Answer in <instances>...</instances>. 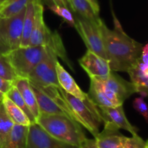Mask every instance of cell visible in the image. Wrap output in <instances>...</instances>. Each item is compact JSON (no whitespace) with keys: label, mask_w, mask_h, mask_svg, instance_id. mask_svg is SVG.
<instances>
[{"label":"cell","mask_w":148,"mask_h":148,"mask_svg":"<svg viewBox=\"0 0 148 148\" xmlns=\"http://www.w3.org/2000/svg\"><path fill=\"white\" fill-rule=\"evenodd\" d=\"M25 8L12 17H0V54L20 46Z\"/></svg>","instance_id":"cell-6"},{"label":"cell","mask_w":148,"mask_h":148,"mask_svg":"<svg viewBox=\"0 0 148 148\" xmlns=\"http://www.w3.org/2000/svg\"><path fill=\"white\" fill-rule=\"evenodd\" d=\"M145 145L146 142L137 134L132 137L126 138L124 148H145Z\"/></svg>","instance_id":"cell-29"},{"label":"cell","mask_w":148,"mask_h":148,"mask_svg":"<svg viewBox=\"0 0 148 148\" xmlns=\"http://www.w3.org/2000/svg\"><path fill=\"white\" fill-rule=\"evenodd\" d=\"M140 60L143 63H148V43L146 44L144 47H143Z\"/></svg>","instance_id":"cell-33"},{"label":"cell","mask_w":148,"mask_h":148,"mask_svg":"<svg viewBox=\"0 0 148 148\" xmlns=\"http://www.w3.org/2000/svg\"><path fill=\"white\" fill-rule=\"evenodd\" d=\"M14 104L17 106L20 109L23 110L25 112V114L27 115V116L28 117V119H30L31 124H34L36 123V119L33 116V114L31 113L30 110L29 109L27 106L26 105V103H25L24 100L22 98L21 95H20V92L18 91V90L16 88V87H14L13 85L11 88H10V90L5 94Z\"/></svg>","instance_id":"cell-26"},{"label":"cell","mask_w":148,"mask_h":148,"mask_svg":"<svg viewBox=\"0 0 148 148\" xmlns=\"http://www.w3.org/2000/svg\"><path fill=\"white\" fill-rule=\"evenodd\" d=\"M116 126L112 123H104V129L95 137L100 148H124L127 137L119 132Z\"/></svg>","instance_id":"cell-13"},{"label":"cell","mask_w":148,"mask_h":148,"mask_svg":"<svg viewBox=\"0 0 148 148\" xmlns=\"http://www.w3.org/2000/svg\"><path fill=\"white\" fill-rule=\"evenodd\" d=\"M4 95H5V94L3 93L2 92H1V91H0V101H2L3 98H4Z\"/></svg>","instance_id":"cell-36"},{"label":"cell","mask_w":148,"mask_h":148,"mask_svg":"<svg viewBox=\"0 0 148 148\" xmlns=\"http://www.w3.org/2000/svg\"><path fill=\"white\" fill-rule=\"evenodd\" d=\"M7 115L10 116L14 124L29 127L31 124L30 119L24 111L20 109L16 104H14L7 95H4L1 101Z\"/></svg>","instance_id":"cell-21"},{"label":"cell","mask_w":148,"mask_h":148,"mask_svg":"<svg viewBox=\"0 0 148 148\" xmlns=\"http://www.w3.org/2000/svg\"><path fill=\"white\" fill-rule=\"evenodd\" d=\"M5 1H6V0H0V4H1L3 2H4Z\"/></svg>","instance_id":"cell-37"},{"label":"cell","mask_w":148,"mask_h":148,"mask_svg":"<svg viewBox=\"0 0 148 148\" xmlns=\"http://www.w3.org/2000/svg\"><path fill=\"white\" fill-rule=\"evenodd\" d=\"M134 85L137 92L143 97L148 96V72H145L136 64L127 72Z\"/></svg>","instance_id":"cell-23"},{"label":"cell","mask_w":148,"mask_h":148,"mask_svg":"<svg viewBox=\"0 0 148 148\" xmlns=\"http://www.w3.org/2000/svg\"><path fill=\"white\" fill-rule=\"evenodd\" d=\"M79 63L90 77L106 76L111 72L109 62L107 59L89 50L79 59Z\"/></svg>","instance_id":"cell-12"},{"label":"cell","mask_w":148,"mask_h":148,"mask_svg":"<svg viewBox=\"0 0 148 148\" xmlns=\"http://www.w3.org/2000/svg\"><path fill=\"white\" fill-rule=\"evenodd\" d=\"M133 107L137 111H138L145 118L148 123V106L144 101L143 97L137 98L133 101Z\"/></svg>","instance_id":"cell-30"},{"label":"cell","mask_w":148,"mask_h":148,"mask_svg":"<svg viewBox=\"0 0 148 148\" xmlns=\"http://www.w3.org/2000/svg\"><path fill=\"white\" fill-rule=\"evenodd\" d=\"M34 1L35 0H30L25 7V12L23 23L21 43H20L21 47H27L29 45L30 35H31L33 24H34Z\"/></svg>","instance_id":"cell-20"},{"label":"cell","mask_w":148,"mask_h":148,"mask_svg":"<svg viewBox=\"0 0 148 148\" xmlns=\"http://www.w3.org/2000/svg\"><path fill=\"white\" fill-rule=\"evenodd\" d=\"M49 9L53 13L57 14L58 16L61 17L62 18H63L68 25L75 27V20L69 8L63 7V6L52 4L49 5Z\"/></svg>","instance_id":"cell-28"},{"label":"cell","mask_w":148,"mask_h":148,"mask_svg":"<svg viewBox=\"0 0 148 148\" xmlns=\"http://www.w3.org/2000/svg\"><path fill=\"white\" fill-rule=\"evenodd\" d=\"M101 81L111 90L121 104L132 94L137 92L135 86L132 82H128L111 70L108 75L102 77H91Z\"/></svg>","instance_id":"cell-10"},{"label":"cell","mask_w":148,"mask_h":148,"mask_svg":"<svg viewBox=\"0 0 148 148\" xmlns=\"http://www.w3.org/2000/svg\"><path fill=\"white\" fill-rule=\"evenodd\" d=\"M57 61V56L53 52H50L36 66L27 79L38 86L60 88L56 71Z\"/></svg>","instance_id":"cell-8"},{"label":"cell","mask_w":148,"mask_h":148,"mask_svg":"<svg viewBox=\"0 0 148 148\" xmlns=\"http://www.w3.org/2000/svg\"><path fill=\"white\" fill-rule=\"evenodd\" d=\"M90 78V86L87 94L91 101L97 106L115 107L114 103L106 95L101 82L95 77Z\"/></svg>","instance_id":"cell-22"},{"label":"cell","mask_w":148,"mask_h":148,"mask_svg":"<svg viewBox=\"0 0 148 148\" xmlns=\"http://www.w3.org/2000/svg\"><path fill=\"white\" fill-rule=\"evenodd\" d=\"M35 18L28 46H47L57 57L62 58L72 70H74L66 56L62 38L57 32H53L47 27L43 20V6L41 0H35Z\"/></svg>","instance_id":"cell-3"},{"label":"cell","mask_w":148,"mask_h":148,"mask_svg":"<svg viewBox=\"0 0 148 148\" xmlns=\"http://www.w3.org/2000/svg\"><path fill=\"white\" fill-rule=\"evenodd\" d=\"M87 1L90 3V4L91 5L92 8L93 9L94 12H95L97 14L99 15L100 6H99V3H98V0H87Z\"/></svg>","instance_id":"cell-34"},{"label":"cell","mask_w":148,"mask_h":148,"mask_svg":"<svg viewBox=\"0 0 148 148\" xmlns=\"http://www.w3.org/2000/svg\"><path fill=\"white\" fill-rule=\"evenodd\" d=\"M32 83H33V82H32ZM38 87L45 94H46L51 99L53 100V102L56 103L57 104V105L59 106L65 113H66V114L67 115L68 117L72 119V120L76 121V117H75V114H74V112L72 111V108H71L69 104L68 103L66 98H64L63 94L61 92L59 88H57V87L55 86Z\"/></svg>","instance_id":"cell-19"},{"label":"cell","mask_w":148,"mask_h":148,"mask_svg":"<svg viewBox=\"0 0 148 148\" xmlns=\"http://www.w3.org/2000/svg\"><path fill=\"white\" fill-rule=\"evenodd\" d=\"M49 1H51V3L53 4L63 6V7L69 8V5H68V3L66 1V0H49Z\"/></svg>","instance_id":"cell-35"},{"label":"cell","mask_w":148,"mask_h":148,"mask_svg":"<svg viewBox=\"0 0 148 148\" xmlns=\"http://www.w3.org/2000/svg\"><path fill=\"white\" fill-rule=\"evenodd\" d=\"M26 148H79L59 141L48 134L36 123L28 127Z\"/></svg>","instance_id":"cell-9"},{"label":"cell","mask_w":148,"mask_h":148,"mask_svg":"<svg viewBox=\"0 0 148 148\" xmlns=\"http://www.w3.org/2000/svg\"><path fill=\"white\" fill-rule=\"evenodd\" d=\"M56 71L58 82L61 88L67 93L79 98L81 101H85L88 98V94L85 93L79 88L74 78L65 70L64 68L60 64L59 61L56 63Z\"/></svg>","instance_id":"cell-14"},{"label":"cell","mask_w":148,"mask_h":148,"mask_svg":"<svg viewBox=\"0 0 148 148\" xmlns=\"http://www.w3.org/2000/svg\"><path fill=\"white\" fill-rule=\"evenodd\" d=\"M12 86L13 82L7 80V79H5L0 77V91L1 92L6 94Z\"/></svg>","instance_id":"cell-31"},{"label":"cell","mask_w":148,"mask_h":148,"mask_svg":"<svg viewBox=\"0 0 148 148\" xmlns=\"http://www.w3.org/2000/svg\"><path fill=\"white\" fill-rule=\"evenodd\" d=\"M0 8H1V4H0Z\"/></svg>","instance_id":"cell-39"},{"label":"cell","mask_w":148,"mask_h":148,"mask_svg":"<svg viewBox=\"0 0 148 148\" xmlns=\"http://www.w3.org/2000/svg\"><path fill=\"white\" fill-rule=\"evenodd\" d=\"M79 148H100L97 144L95 139H88L86 138L84 140L79 146Z\"/></svg>","instance_id":"cell-32"},{"label":"cell","mask_w":148,"mask_h":148,"mask_svg":"<svg viewBox=\"0 0 148 148\" xmlns=\"http://www.w3.org/2000/svg\"><path fill=\"white\" fill-rule=\"evenodd\" d=\"M145 148H148V140L146 142V145H145Z\"/></svg>","instance_id":"cell-38"},{"label":"cell","mask_w":148,"mask_h":148,"mask_svg":"<svg viewBox=\"0 0 148 148\" xmlns=\"http://www.w3.org/2000/svg\"><path fill=\"white\" fill-rule=\"evenodd\" d=\"M30 84L33 91L34 92L35 96H36L39 107L40 114H58V115H64L67 116L66 113L56 103L53 102V100L51 99L46 94H45L37 85L30 82Z\"/></svg>","instance_id":"cell-16"},{"label":"cell","mask_w":148,"mask_h":148,"mask_svg":"<svg viewBox=\"0 0 148 148\" xmlns=\"http://www.w3.org/2000/svg\"><path fill=\"white\" fill-rule=\"evenodd\" d=\"M36 124L56 140L76 147L86 138L80 124L66 116L41 114Z\"/></svg>","instance_id":"cell-2"},{"label":"cell","mask_w":148,"mask_h":148,"mask_svg":"<svg viewBox=\"0 0 148 148\" xmlns=\"http://www.w3.org/2000/svg\"><path fill=\"white\" fill-rule=\"evenodd\" d=\"M102 121L104 123H112L119 129L127 130L132 135L137 134L136 127L132 125L124 114L122 105L115 107L98 106Z\"/></svg>","instance_id":"cell-11"},{"label":"cell","mask_w":148,"mask_h":148,"mask_svg":"<svg viewBox=\"0 0 148 148\" xmlns=\"http://www.w3.org/2000/svg\"><path fill=\"white\" fill-rule=\"evenodd\" d=\"M14 124L7 115L3 103L0 101V148L10 135Z\"/></svg>","instance_id":"cell-25"},{"label":"cell","mask_w":148,"mask_h":148,"mask_svg":"<svg viewBox=\"0 0 148 148\" xmlns=\"http://www.w3.org/2000/svg\"><path fill=\"white\" fill-rule=\"evenodd\" d=\"M66 1L69 8L80 17L97 24H99L102 20L99 15L94 12L93 9L87 0H66Z\"/></svg>","instance_id":"cell-17"},{"label":"cell","mask_w":148,"mask_h":148,"mask_svg":"<svg viewBox=\"0 0 148 148\" xmlns=\"http://www.w3.org/2000/svg\"><path fill=\"white\" fill-rule=\"evenodd\" d=\"M0 77L14 82L17 75L5 54H0Z\"/></svg>","instance_id":"cell-27"},{"label":"cell","mask_w":148,"mask_h":148,"mask_svg":"<svg viewBox=\"0 0 148 148\" xmlns=\"http://www.w3.org/2000/svg\"><path fill=\"white\" fill-rule=\"evenodd\" d=\"M50 52L53 51L47 46H20L5 55L17 77L27 78L36 66Z\"/></svg>","instance_id":"cell-4"},{"label":"cell","mask_w":148,"mask_h":148,"mask_svg":"<svg viewBox=\"0 0 148 148\" xmlns=\"http://www.w3.org/2000/svg\"><path fill=\"white\" fill-rule=\"evenodd\" d=\"M75 20V28L82 38L88 50L108 60L99 24L92 23L79 15Z\"/></svg>","instance_id":"cell-7"},{"label":"cell","mask_w":148,"mask_h":148,"mask_svg":"<svg viewBox=\"0 0 148 148\" xmlns=\"http://www.w3.org/2000/svg\"><path fill=\"white\" fill-rule=\"evenodd\" d=\"M30 0H6L1 4L0 17H12L24 10Z\"/></svg>","instance_id":"cell-24"},{"label":"cell","mask_w":148,"mask_h":148,"mask_svg":"<svg viewBox=\"0 0 148 148\" xmlns=\"http://www.w3.org/2000/svg\"><path fill=\"white\" fill-rule=\"evenodd\" d=\"M13 85L18 90L25 103L33 114V116L36 119V121H37L38 118L40 116L39 107L36 96H35L34 92L30 86L28 79L27 78L17 77L15 80L13 82Z\"/></svg>","instance_id":"cell-15"},{"label":"cell","mask_w":148,"mask_h":148,"mask_svg":"<svg viewBox=\"0 0 148 148\" xmlns=\"http://www.w3.org/2000/svg\"><path fill=\"white\" fill-rule=\"evenodd\" d=\"M59 89L75 114L76 121L95 137L99 133L100 126L103 121L98 106L91 101L88 95L85 101H81L67 93L61 87Z\"/></svg>","instance_id":"cell-5"},{"label":"cell","mask_w":148,"mask_h":148,"mask_svg":"<svg viewBox=\"0 0 148 148\" xmlns=\"http://www.w3.org/2000/svg\"><path fill=\"white\" fill-rule=\"evenodd\" d=\"M28 127L14 124L1 148H26Z\"/></svg>","instance_id":"cell-18"},{"label":"cell","mask_w":148,"mask_h":148,"mask_svg":"<svg viewBox=\"0 0 148 148\" xmlns=\"http://www.w3.org/2000/svg\"><path fill=\"white\" fill-rule=\"evenodd\" d=\"M99 27L111 69L114 72H128L140 59L142 44L124 33L116 19L114 30L108 28L103 20Z\"/></svg>","instance_id":"cell-1"}]
</instances>
